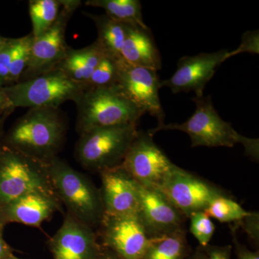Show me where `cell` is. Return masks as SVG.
I'll return each mask as SVG.
<instances>
[{
	"instance_id": "1",
	"label": "cell",
	"mask_w": 259,
	"mask_h": 259,
	"mask_svg": "<svg viewBox=\"0 0 259 259\" xmlns=\"http://www.w3.org/2000/svg\"><path fill=\"white\" fill-rule=\"evenodd\" d=\"M66 131L67 124L59 108H30L15 122L3 144L48 163L58 156Z\"/></svg>"
},
{
	"instance_id": "2",
	"label": "cell",
	"mask_w": 259,
	"mask_h": 259,
	"mask_svg": "<svg viewBox=\"0 0 259 259\" xmlns=\"http://www.w3.org/2000/svg\"><path fill=\"white\" fill-rule=\"evenodd\" d=\"M195 112L183 123L161 124L149 130L153 136L161 131H180L190 136L192 147L232 148L243 145L245 154L258 159V139H249L236 132L229 122L223 120L216 111L210 96L194 97Z\"/></svg>"
},
{
	"instance_id": "3",
	"label": "cell",
	"mask_w": 259,
	"mask_h": 259,
	"mask_svg": "<svg viewBox=\"0 0 259 259\" xmlns=\"http://www.w3.org/2000/svg\"><path fill=\"white\" fill-rule=\"evenodd\" d=\"M76 104L79 135L98 127L137 124L146 112L124 95L117 84L88 88Z\"/></svg>"
},
{
	"instance_id": "4",
	"label": "cell",
	"mask_w": 259,
	"mask_h": 259,
	"mask_svg": "<svg viewBox=\"0 0 259 259\" xmlns=\"http://www.w3.org/2000/svg\"><path fill=\"white\" fill-rule=\"evenodd\" d=\"M48 166L53 188L67 213L93 228L100 226L104 216L100 190L58 156L48 162Z\"/></svg>"
},
{
	"instance_id": "5",
	"label": "cell",
	"mask_w": 259,
	"mask_h": 259,
	"mask_svg": "<svg viewBox=\"0 0 259 259\" xmlns=\"http://www.w3.org/2000/svg\"><path fill=\"white\" fill-rule=\"evenodd\" d=\"M55 194L48 163L29 157L2 143L0 146V207L33 193Z\"/></svg>"
},
{
	"instance_id": "6",
	"label": "cell",
	"mask_w": 259,
	"mask_h": 259,
	"mask_svg": "<svg viewBox=\"0 0 259 259\" xmlns=\"http://www.w3.org/2000/svg\"><path fill=\"white\" fill-rule=\"evenodd\" d=\"M137 124L109 126L80 135L75 156L90 171L101 172L122 163L137 136Z\"/></svg>"
},
{
	"instance_id": "7",
	"label": "cell",
	"mask_w": 259,
	"mask_h": 259,
	"mask_svg": "<svg viewBox=\"0 0 259 259\" xmlns=\"http://www.w3.org/2000/svg\"><path fill=\"white\" fill-rule=\"evenodd\" d=\"M86 85L69 77L55 68L32 79L5 88L10 104L15 107H55L67 101L76 102Z\"/></svg>"
},
{
	"instance_id": "8",
	"label": "cell",
	"mask_w": 259,
	"mask_h": 259,
	"mask_svg": "<svg viewBox=\"0 0 259 259\" xmlns=\"http://www.w3.org/2000/svg\"><path fill=\"white\" fill-rule=\"evenodd\" d=\"M60 13L47 32L33 38L28 66L20 81H25L50 71L57 67L70 47L66 42V29L71 15L80 1H61Z\"/></svg>"
},
{
	"instance_id": "9",
	"label": "cell",
	"mask_w": 259,
	"mask_h": 259,
	"mask_svg": "<svg viewBox=\"0 0 259 259\" xmlns=\"http://www.w3.org/2000/svg\"><path fill=\"white\" fill-rule=\"evenodd\" d=\"M158 190L187 218L203 212L213 199L226 195L221 189L175 164Z\"/></svg>"
},
{
	"instance_id": "10",
	"label": "cell",
	"mask_w": 259,
	"mask_h": 259,
	"mask_svg": "<svg viewBox=\"0 0 259 259\" xmlns=\"http://www.w3.org/2000/svg\"><path fill=\"white\" fill-rule=\"evenodd\" d=\"M121 166L140 185L158 189L175 166L148 132L138 131Z\"/></svg>"
},
{
	"instance_id": "11",
	"label": "cell",
	"mask_w": 259,
	"mask_h": 259,
	"mask_svg": "<svg viewBox=\"0 0 259 259\" xmlns=\"http://www.w3.org/2000/svg\"><path fill=\"white\" fill-rule=\"evenodd\" d=\"M102 243L120 259H144L151 239L139 214H104L100 225Z\"/></svg>"
},
{
	"instance_id": "12",
	"label": "cell",
	"mask_w": 259,
	"mask_h": 259,
	"mask_svg": "<svg viewBox=\"0 0 259 259\" xmlns=\"http://www.w3.org/2000/svg\"><path fill=\"white\" fill-rule=\"evenodd\" d=\"M116 84L129 100L145 112L164 123L165 114L160 102V81L155 70L130 64L122 58L117 60Z\"/></svg>"
},
{
	"instance_id": "13",
	"label": "cell",
	"mask_w": 259,
	"mask_h": 259,
	"mask_svg": "<svg viewBox=\"0 0 259 259\" xmlns=\"http://www.w3.org/2000/svg\"><path fill=\"white\" fill-rule=\"evenodd\" d=\"M227 49L213 53H202L181 58L171 77L160 81V89L170 88L172 93L194 92L195 97L204 96V90L212 79L216 69L226 60Z\"/></svg>"
},
{
	"instance_id": "14",
	"label": "cell",
	"mask_w": 259,
	"mask_h": 259,
	"mask_svg": "<svg viewBox=\"0 0 259 259\" xmlns=\"http://www.w3.org/2000/svg\"><path fill=\"white\" fill-rule=\"evenodd\" d=\"M49 246L54 259H93L104 250L97 242L93 228L69 213L49 240Z\"/></svg>"
},
{
	"instance_id": "15",
	"label": "cell",
	"mask_w": 259,
	"mask_h": 259,
	"mask_svg": "<svg viewBox=\"0 0 259 259\" xmlns=\"http://www.w3.org/2000/svg\"><path fill=\"white\" fill-rule=\"evenodd\" d=\"M139 217L151 239L161 238L182 228L184 218L158 189L138 184Z\"/></svg>"
},
{
	"instance_id": "16",
	"label": "cell",
	"mask_w": 259,
	"mask_h": 259,
	"mask_svg": "<svg viewBox=\"0 0 259 259\" xmlns=\"http://www.w3.org/2000/svg\"><path fill=\"white\" fill-rule=\"evenodd\" d=\"M104 214L134 215L139 213L138 183L121 165L100 172Z\"/></svg>"
},
{
	"instance_id": "17",
	"label": "cell",
	"mask_w": 259,
	"mask_h": 259,
	"mask_svg": "<svg viewBox=\"0 0 259 259\" xmlns=\"http://www.w3.org/2000/svg\"><path fill=\"white\" fill-rule=\"evenodd\" d=\"M62 210L56 194L33 192L0 207V223L5 226L19 223L40 228L54 213Z\"/></svg>"
},
{
	"instance_id": "18",
	"label": "cell",
	"mask_w": 259,
	"mask_h": 259,
	"mask_svg": "<svg viewBox=\"0 0 259 259\" xmlns=\"http://www.w3.org/2000/svg\"><path fill=\"white\" fill-rule=\"evenodd\" d=\"M121 58L134 66L158 71L161 68V58L151 30L125 25V38Z\"/></svg>"
},
{
	"instance_id": "19",
	"label": "cell",
	"mask_w": 259,
	"mask_h": 259,
	"mask_svg": "<svg viewBox=\"0 0 259 259\" xmlns=\"http://www.w3.org/2000/svg\"><path fill=\"white\" fill-rule=\"evenodd\" d=\"M107 55L98 42L83 49L69 48L58 69L64 71L71 79L78 82L86 83L99 63Z\"/></svg>"
},
{
	"instance_id": "20",
	"label": "cell",
	"mask_w": 259,
	"mask_h": 259,
	"mask_svg": "<svg viewBox=\"0 0 259 259\" xmlns=\"http://www.w3.org/2000/svg\"><path fill=\"white\" fill-rule=\"evenodd\" d=\"M93 20L97 30V41L107 55L115 59L121 58V50L125 38V24L116 21L107 15H97L83 13Z\"/></svg>"
},
{
	"instance_id": "21",
	"label": "cell",
	"mask_w": 259,
	"mask_h": 259,
	"mask_svg": "<svg viewBox=\"0 0 259 259\" xmlns=\"http://www.w3.org/2000/svg\"><path fill=\"white\" fill-rule=\"evenodd\" d=\"M87 6L102 8L107 16L125 25L150 30L142 17V6L139 0H88Z\"/></svg>"
},
{
	"instance_id": "22",
	"label": "cell",
	"mask_w": 259,
	"mask_h": 259,
	"mask_svg": "<svg viewBox=\"0 0 259 259\" xmlns=\"http://www.w3.org/2000/svg\"><path fill=\"white\" fill-rule=\"evenodd\" d=\"M188 245L183 228L151 239L144 259H187Z\"/></svg>"
},
{
	"instance_id": "23",
	"label": "cell",
	"mask_w": 259,
	"mask_h": 259,
	"mask_svg": "<svg viewBox=\"0 0 259 259\" xmlns=\"http://www.w3.org/2000/svg\"><path fill=\"white\" fill-rule=\"evenodd\" d=\"M61 0H31L29 1V13L31 19L33 38L47 31L55 23L60 13Z\"/></svg>"
},
{
	"instance_id": "24",
	"label": "cell",
	"mask_w": 259,
	"mask_h": 259,
	"mask_svg": "<svg viewBox=\"0 0 259 259\" xmlns=\"http://www.w3.org/2000/svg\"><path fill=\"white\" fill-rule=\"evenodd\" d=\"M204 212L223 223L238 222L250 212L226 195L213 199Z\"/></svg>"
},
{
	"instance_id": "25",
	"label": "cell",
	"mask_w": 259,
	"mask_h": 259,
	"mask_svg": "<svg viewBox=\"0 0 259 259\" xmlns=\"http://www.w3.org/2000/svg\"><path fill=\"white\" fill-rule=\"evenodd\" d=\"M32 41L33 36L32 33L15 39L8 81L18 83L20 81L30 60Z\"/></svg>"
},
{
	"instance_id": "26",
	"label": "cell",
	"mask_w": 259,
	"mask_h": 259,
	"mask_svg": "<svg viewBox=\"0 0 259 259\" xmlns=\"http://www.w3.org/2000/svg\"><path fill=\"white\" fill-rule=\"evenodd\" d=\"M117 59L106 55L97 65L88 82V88H102L115 84L117 78Z\"/></svg>"
},
{
	"instance_id": "27",
	"label": "cell",
	"mask_w": 259,
	"mask_h": 259,
	"mask_svg": "<svg viewBox=\"0 0 259 259\" xmlns=\"http://www.w3.org/2000/svg\"><path fill=\"white\" fill-rule=\"evenodd\" d=\"M190 218L191 233L195 237L201 247L207 246L215 231V227L210 218L203 211L194 213Z\"/></svg>"
},
{
	"instance_id": "28",
	"label": "cell",
	"mask_w": 259,
	"mask_h": 259,
	"mask_svg": "<svg viewBox=\"0 0 259 259\" xmlns=\"http://www.w3.org/2000/svg\"><path fill=\"white\" fill-rule=\"evenodd\" d=\"M242 53H249V54H259V32L258 30L247 31L243 33L241 39V44L233 51H228L226 56V60L232 57L242 54Z\"/></svg>"
},
{
	"instance_id": "29",
	"label": "cell",
	"mask_w": 259,
	"mask_h": 259,
	"mask_svg": "<svg viewBox=\"0 0 259 259\" xmlns=\"http://www.w3.org/2000/svg\"><path fill=\"white\" fill-rule=\"evenodd\" d=\"M15 39L6 40L0 47V81H8Z\"/></svg>"
},
{
	"instance_id": "30",
	"label": "cell",
	"mask_w": 259,
	"mask_h": 259,
	"mask_svg": "<svg viewBox=\"0 0 259 259\" xmlns=\"http://www.w3.org/2000/svg\"><path fill=\"white\" fill-rule=\"evenodd\" d=\"M241 226L245 233L248 234L250 239L255 243L259 241V214L258 212H250L248 215L245 216L241 221Z\"/></svg>"
},
{
	"instance_id": "31",
	"label": "cell",
	"mask_w": 259,
	"mask_h": 259,
	"mask_svg": "<svg viewBox=\"0 0 259 259\" xmlns=\"http://www.w3.org/2000/svg\"><path fill=\"white\" fill-rule=\"evenodd\" d=\"M208 259H231L232 247L231 245L226 246H210L207 245L204 247Z\"/></svg>"
},
{
	"instance_id": "32",
	"label": "cell",
	"mask_w": 259,
	"mask_h": 259,
	"mask_svg": "<svg viewBox=\"0 0 259 259\" xmlns=\"http://www.w3.org/2000/svg\"><path fill=\"white\" fill-rule=\"evenodd\" d=\"M234 243L236 245L237 259H259L258 251H250L244 245L237 241L236 238H234Z\"/></svg>"
},
{
	"instance_id": "33",
	"label": "cell",
	"mask_w": 259,
	"mask_h": 259,
	"mask_svg": "<svg viewBox=\"0 0 259 259\" xmlns=\"http://www.w3.org/2000/svg\"><path fill=\"white\" fill-rule=\"evenodd\" d=\"M4 228V225L0 223V259H8L12 255L14 254L13 248L5 241L3 237Z\"/></svg>"
},
{
	"instance_id": "34",
	"label": "cell",
	"mask_w": 259,
	"mask_h": 259,
	"mask_svg": "<svg viewBox=\"0 0 259 259\" xmlns=\"http://www.w3.org/2000/svg\"><path fill=\"white\" fill-rule=\"evenodd\" d=\"M3 82L0 81V110H8V109L12 108V106L9 99H8V95L5 93L4 88H2Z\"/></svg>"
},
{
	"instance_id": "35",
	"label": "cell",
	"mask_w": 259,
	"mask_h": 259,
	"mask_svg": "<svg viewBox=\"0 0 259 259\" xmlns=\"http://www.w3.org/2000/svg\"><path fill=\"white\" fill-rule=\"evenodd\" d=\"M187 259H208L207 253L203 247H200L194 252L192 255H188Z\"/></svg>"
},
{
	"instance_id": "36",
	"label": "cell",
	"mask_w": 259,
	"mask_h": 259,
	"mask_svg": "<svg viewBox=\"0 0 259 259\" xmlns=\"http://www.w3.org/2000/svg\"><path fill=\"white\" fill-rule=\"evenodd\" d=\"M104 253H105V259H120L110 250L104 249Z\"/></svg>"
},
{
	"instance_id": "37",
	"label": "cell",
	"mask_w": 259,
	"mask_h": 259,
	"mask_svg": "<svg viewBox=\"0 0 259 259\" xmlns=\"http://www.w3.org/2000/svg\"><path fill=\"white\" fill-rule=\"evenodd\" d=\"M1 124V120H0V146H1L2 143H3V131H2Z\"/></svg>"
},
{
	"instance_id": "38",
	"label": "cell",
	"mask_w": 259,
	"mask_h": 259,
	"mask_svg": "<svg viewBox=\"0 0 259 259\" xmlns=\"http://www.w3.org/2000/svg\"><path fill=\"white\" fill-rule=\"evenodd\" d=\"M93 259H105V253H104V250H103V252H102L101 255H98V256L95 257V258H94Z\"/></svg>"
},
{
	"instance_id": "39",
	"label": "cell",
	"mask_w": 259,
	"mask_h": 259,
	"mask_svg": "<svg viewBox=\"0 0 259 259\" xmlns=\"http://www.w3.org/2000/svg\"><path fill=\"white\" fill-rule=\"evenodd\" d=\"M8 259H20L18 258V257L15 256L14 254L11 255V256L9 257Z\"/></svg>"
}]
</instances>
